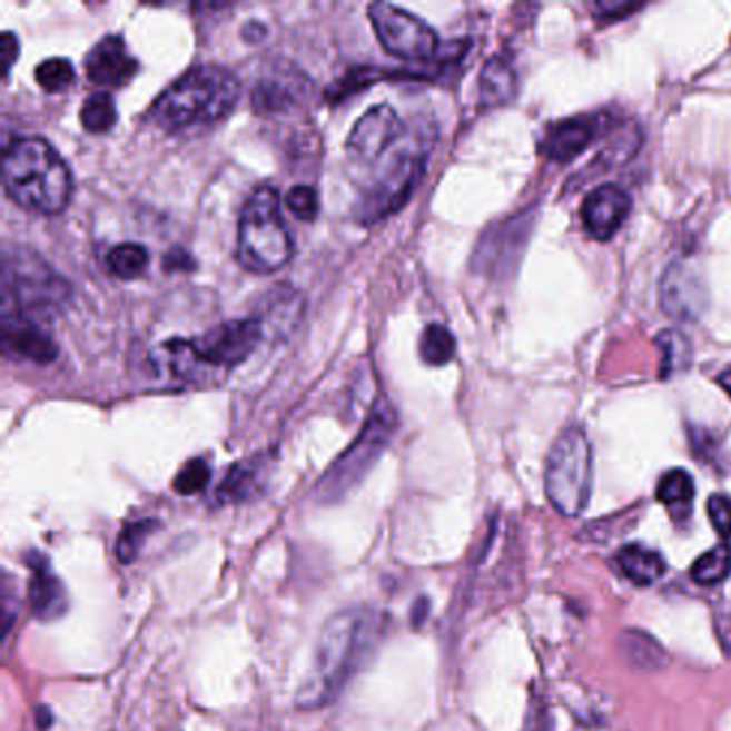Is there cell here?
<instances>
[{
    "label": "cell",
    "mask_w": 731,
    "mask_h": 731,
    "mask_svg": "<svg viewBox=\"0 0 731 731\" xmlns=\"http://www.w3.org/2000/svg\"><path fill=\"white\" fill-rule=\"evenodd\" d=\"M384 631V615L372 607H350L330 615L323 626L312 668L296 691V708L318 710L335 702L369 661Z\"/></svg>",
    "instance_id": "obj_1"
},
{
    "label": "cell",
    "mask_w": 731,
    "mask_h": 731,
    "mask_svg": "<svg viewBox=\"0 0 731 731\" xmlns=\"http://www.w3.org/2000/svg\"><path fill=\"white\" fill-rule=\"evenodd\" d=\"M4 194L39 215L62 213L73 194V176L59 152L41 138H18L2 155Z\"/></svg>",
    "instance_id": "obj_2"
},
{
    "label": "cell",
    "mask_w": 731,
    "mask_h": 731,
    "mask_svg": "<svg viewBox=\"0 0 731 731\" xmlns=\"http://www.w3.org/2000/svg\"><path fill=\"white\" fill-rule=\"evenodd\" d=\"M240 82L219 65H198L185 71L152 103L150 118L166 131L215 122L235 110Z\"/></svg>",
    "instance_id": "obj_3"
},
{
    "label": "cell",
    "mask_w": 731,
    "mask_h": 731,
    "mask_svg": "<svg viewBox=\"0 0 731 731\" xmlns=\"http://www.w3.org/2000/svg\"><path fill=\"white\" fill-rule=\"evenodd\" d=\"M434 140V129L408 127L406 138L372 170L354 208V215L363 226L391 217L408 202L425 175Z\"/></svg>",
    "instance_id": "obj_4"
},
{
    "label": "cell",
    "mask_w": 731,
    "mask_h": 731,
    "mask_svg": "<svg viewBox=\"0 0 731 731\" xmlns=\"http://www.w3.org/2000/svg\"><path fill=\"white\" fill-rule=\"evenodd\" d=\"M293 236L281 215L279 191L270 185L256 187L240 210L236 258L249 273H275L290 263Z\"/></svg>",
    "instance_id": "obj_5"
},
{
    "label": "cell",
    "mask_w": 731,
    "mask_h": 731,
    "mask_svg": "<svg viewBox=\"0 0 731 731\" xmlns=\"http://www.w3.org/2000/svg\"><path fill=\"white\" fill-rule=\"evenodd\" d=\"M71 286L48 263L27 247H4L2 256V309L30 320H48L67 305Z\"/></svg>",
    "instance_id": "obj_6"
},
{
    "label": "cell",
    "mask_w": 731,
    "mask_h": 731,
    "mask_svg": "<svg viewBox=\"0 0 731 731\" xmlns=\"http://www.w3.org/2000/svg\"><path fill=\"white\" fill-rule=\"evenodd\" d=\"M592 487V446L584 429L569 427L557 436L545 466V494L564 517L584 513Z\"/></svg>",
    "instance_id": "obj_7"
},
{
    "label": "cell",
    "mask_w": 731,
    "mask_h": 731,
    "mask_svg": "<svg viewBox=\"0 0 731 731\" xmlns=\"http://www.w3.org/2000/svg\"><path fill=\"white\" fill-rule=\"evenodd\" d=\"M397 427V414L388 404H378L365 423L360 436L354 439L350 448L342 453L333 462V466L324 472L323 478L316 485V497L323 504L339 502L350 494L352 490L365 478V474L374 468L381 460L386 444L393 438Z\"/></svg>",
    "instance_id": "obj_8"
},
{
    "label": "cell",
    "mask_w": 731,
    "mask_h": 731,
    "mask_svg": "<svg viewBox=\"0 0 731 731\" xmlns=\"http://www.w3.org/2000/svg\"><path fill=\"white\" fill-rule=\"evenodd\" d=\"M369 22L382 48L397 59L429 60L438 52V32L402 7L374 2L369 4Z\"/></svg>",
    "instance_id": "obj_9"
},
{
    "label": "cell",
    "mask_w": 731,
    "mask_h": 731,
    "mask_svg": "<svg viewBox=\"0 0 731 731\" xmlns=\"http://www.w3.org/2000/svg\"><path fill=\"white\" fill-rule=\"evenodd\" d=\"M408 134V125L397 112L382 103L369 108L352 127L346 140V155L354 170L372 172L382 159L397 147Z\"/></svg>",
    "instance_id": "obj_10"
},
{
    "label": "cell",
    "mask_w": 731,
    "mask_h": 731,
    "mask_svg": "<svg viewBox=\"0 0 731 731\" xmlns=\"http://www.w3.org/2000/svg\"><path fill=\"white\" fill-rule=\"evenodd\" d=\"M263 324L256 318L233 320L210 328L205 335L191 339L206 365L230 369L245 363L263 339Z\"/></svg>",
    "instance_id": "obj_11"
},
{
    "label": "cell",
    "mask_w": 731,
    "mask_h": 731,
    "mask_svg": "<svg viewBox=\"0 0 731 731\" xmlns=\"http://www.w3.org/2000/svg\"><path fill=\"white\" fill-rule=\"evenodd\" d=\"M663 312L678 323H695L708 309V288L702 277L686 264H672L663 279L659 294Z\"/></svg>",
    "instance_id": "obj_12"
},
{
    "label": "cell",
    "mask_w": 731,
    "mask_h": 731,
    "mask_svg": "<svg viewBox=\"0 0 731 731\" xmlns=\"http://www.w3.org/2000/svg\"><path fill=\"white\" fill-rule=\"evenodd\" d=\"M0 339L4 354L27 358L39 365H48L59 356V346L55 344L52 335L39 323L18 312L2 309Z\"/></svg>",
    "instance_id": "obj_13"
},
{
    "label": "cell",
    "mask_w": 731,
    "mask_h": 731,
    "mask_svg": "<svg viewBox=\"0 0 731 731\" xmlns=\"http://www.w3.org/2000/svg\"><path fill=\"white\" fill-rule=\"evenodd\" d=\"M88 80L97 87H127L138 76V60L134 59L120 34H108L92 46L85 59Z\"/></svg>",
    "instance_id": "obj_14"
},
{
    "label": "cell",
    "mask_w": 731,
    "mask_h": 731,
    "mask_svg": "<svg viewBox=\"0 0 731 731\" xmlns=\"http://www.w3.org/2000/svg\"><path fill=\"white\" fill-rule=\"evenodd\" d=\"M29 566V601L32 615L41 622H52L67 614L69 596L59 575L52 571L50 560L41 552H29L24 556Z\"/></svg>",
    "instance_id": "obj_15"
},
{
    "label": "cell",
    "mask_w": 731,
    "mask_h": 731,
    "mask_svg": "<svg viewBox=\"0 0 731 731\" xmlns=\"http://www.w3.org/2000/svg\"><path fill=\"white\" fill-rule=\"evenodd\" d=\"M312 92V82L296 69L268 71L254 88L251 101L260 115H281L300 106Z\"/></svg>",
    "instance_id": "obj_16"
},
{
    "label": "cell",
    "mask_w": 731,
    "mask_h": 731,
    "mask_svg": "<svg viewBox=\"0 0 731 731\" xmlns=\"http://www.w3.org/2000/svg\"><path fill=\"white\" fill-rule=\"evenodd\" d=\"M629 213L631 196L615 185H603L585 198L582 219L590 236L596 240H610L622 228Z\"/></svg>",
    "instance_id": "obj_17"
},
{
    "label": "cell",
    "mask_w": 731,
    "mask_h": 731,
    "mask_svg": "<svg viewBox=\"0 0 731 731\" xmlns=\"http://www.w3.org/2000/svg\"><path fill=\"white\" fill-rule=\"evenodd\" d=\"M161 369L172 381L194 382L202 381L210 374V365H206L202 356L196 350L191 339H168L155 354Z\"/></svg>",
    "instance_id": "obj_18"
},
{
    "label": "cell",
    "mask_w": 731,
    "mask_h": 731,
    "mask_svg": "<svg viewBox=\"0 0 731 731\" xmlns=\"http://www.w3.org/2000/svg\"><path fill=\"white\" fill-rule=\"evenodd\" d=\"M594 131H596L594 120H587V118L564 120L547 134V138L543 142V152L560 164L571 161L592 142Z\"/></svg>",
    "instance_id": "obj_19"
},
{
    "label": "cell",
    "mask_w": 731,
    "mask_h": 731,
    "mask_svg": "<svg viewBox=\"0 0 731 731\" xmlns=\"http://www.w3.org/2000/svg\"><path fill=\"white\" fill-rule=\"evenodd\" d=\"M264 464L256 460L247 462H236L233 468L228 470L226 478L219 483L215 492V502L217 504H238L247 502L258 494L263 485Z\"/></svg>",
    "instance_id": "obj_20"
},
{
    "label": "cell",
    "mask_w": 731,
    "mask_h": 731,
    "mask_svg": "<svg viewBox=\"0 0 731 731\" xmlns=\"http://www.w3.org/2000/svg\"><path fill=\"white\" fill-rule=\"evenodd\" d=\"M515 92H517V76L511 60L506 57H494L481 71V80H478L481 103L490 108L504 106L515 97Z\"/></svg>",
    "instance_id": "obj_21"
},
{
    "label": "cell",
    "mask_w": 731,
    "mask_h": 731,
    "mask_svg": "<svg viewBox=\"0 0 731 731\" xmlns=\"http://www.w3.org/2000/svg\"><path fill=\"white\" fill-rule=\"evenodd\" d=\"M615 562L620 566V571L638 585H650L659 582L665 571L668 564L663 556L650 547L644 545H626L618 552Z\"/></svg>",
    "instance_id": "obj_22"
},
{
    "label": "cell",
    "mask_w": 731,
    "mask_h": 731,
    "mask_svg": "<svg viewBox=\"0 0 731 731\" xmlns=\"http://www.w3.org/2000/svg\"><path fill=\"white\" fill-rule=\"evenodd\" d=\"M300 314H303L300 294L293 288L279 286L264 296L263 307H260V314L256 316V320L263 324L264 333L268 328L290 330V326L298 320Z\"/></svg>",
    "instance_id": "obj_23"
},
{
    "label": "cell",
    "mask_w": 731,
    "mask_h": 731,
    "mask_svg": "<svg viewBox=\"0 0 731 731\" xmlns=\"http://www.w3.org/2000/svg\"><path fill=\"white\" fill-rule=\"evenodd\" d=\"M620 652L640 672H659L668 665V652L644 631L629 629L620 635Z\"/></svg>",
    "instance_id": "obj_24"
},
{
    "label": "cell",
    "mask_w": 731,
    "mask_h": 731,
    "mask_svg": "<svg viewBox=\"0 0 731 731\" xmlns=\"http://www.w3.org/2000/svg\"><path fill=\"white\" fill-rule=\"evenodd\" d=\"M118 120L117 101L108 90H97L85 99L80 108V122L88 134L101 136L115 129Z\"/></svg>",
    "instance_id": "obj_25"
},
{
    "label": "cell",
    "mask_w": 731,
    "mask_h": 731,
    "mask_svg": "<svg viewBox=\"0 0 731 731\" xmlns=\"http://www.w3.org/2000/svg\"><path fill=\"white\" fill-rule=\"evenodd\" d=\"M457 344L453 333L442 324H427L421 339H418V354L423 363L432 367H442L455 358Z\"/></svg>",
    "instance_id": "obj_26"
},
{
    "label": "cell",
    "mask_w": 731,
    "mask_h": 731,
    "mask_svg": "<svg viewBox=\"0 0 731 731\" xmlns=\"http://www.w3.org/2000/svg\"><path fill=\"white\" fill-rule=\"evenodd\" d=\"M150 256H148L147 247L138 245V243H122L115 249H110L108 258H106V266L108 270L125 281L138 279L147 273Z\"/></svg>",
    "instance_id": "obj_27"
},
{
    "label": "cell",
    "mask_w": 731,
    "mask_h": 731,
    "mask_svg": "<svg viewBox=\"0 0 731 731\" xmlns=\"http://www.w3.org/2000/svg\"><path fill=\"white\" fill-rule=\"evenodd\" d=\"M695 497V485L686 470H670L663 474L656 487V500L663 502L670 511H682L689 513Z\"/></svg>",
    "instance_id": "obj_28"
},
{
    "label": "cell",
    "mask_w": 731,
    "mask_h": 731,
    "mask_svg": "<svg viewBox=\"0 0 731 731\" xmlns=\"http://www.w3.org/2000/svg\"><path fill=\"white\" fill-rule=\"evenodd\" d=\"M731 571V552L728 545H717L695 560L691 577L700 585H714L728 580Z\"/></svg>",
    "instance_id": "obj_29"
},
{
    "label": "cell",
    "mask_w": 731,
    "mask_h": 731,
    "mask_svg": "<svg viewBox=\"0 0 731 731\" xmlns=\"http://www.w3.org/2000/svg\"><path fill=\"white\" fill-rule=\"evenodd\" d=\"M159 527L155 520H138L120 530L117 539V560L120 564H131L142 554L148 536Z\"/></svg>",
    "instance_id": "obj_30"
},
{
    "label": "cell",
    "mask_w": 731,
    "mask_h": 731,
    "mask_svg": "<svg viewBox=\"0 0 731 731\" xmlns=\"http://www.w3.org/2000/svg\"><path fill=\"white\" fill-rule=\"evenodd\" d=\"M663 350V378L680 374L691 363V344L680 330H665L656 337Z\"/></svg>",
    "instance_id": "obj_31"
},
{
    "label": "cell",
    "mask_w": 731,
    "mask_h": 731,
    "mask_svg": "<svg viewBox=\"0 0 731 731\" xmlns=\"http://www.w3.org/2000/svg\"><path fill=\"white\" fill-rule=\"evenodd\" d=\"M34 80L46 92H65L73 87L76 82V69L67 59H48L37 65L34 69Z\"/></svg>",
    "instance_id": "obj_32"
},
{
    "label": "cell",
    "mask_w": 731,
    "mask_h": 731,
    "mask_svg": "<svg viewBox=\"0 0 731 731\" xmlns=\"http://www.w3.org/2000/svg\"><path fill=\"white\" fill-rule=\"evenodd\" d=\"M208 481H210V466L202 457H196L178 470L175 478V492L180 496H194L205 490Z\"/></svg>",
    "instance_id": "obj_33"
},
{
    "label": "cell",
    "mask_w": 731,
    "mask_h": 731,
    "mask_svg": "<svg viewBox=\"0 0 731 731\" xmlns=\"http://www.w3.org/2000/svg\"><path fill=\"white\" fill-rule=\"evenodd\" d=\"M286 206L296 219L309 224L320 213V196L312 185H294L286 196Z\"/></svg>",
    "instance_id": "obj_34"
},
{
    "label": "cell",
    "mask_w": 731,
    "mask_h": 731,
    "mask_svg": "<svg viewBox=\"0 0 731 731\" xmlns=\"http://www.w3.org/2000/svg\"><path fill=\"white\" fill-rule=\"evenodd\" d=\"M708 517L721 539H731V497L721 494L710 497Z\"/></svg>",
    "instance_id": "obj_35"
},
{
    "label": "cell",
    "mask_w": 731,
    "mask_h": 731,
    "mask_svg": "<svg viewBox=\"0 0 731 731\" xmlns=\"http://www.w3.org/2000/svg\"><path fill=\"white\" fill-rule=\"evenodd\" d=\"M161 266H164L166 273H189V270L196 268V260L191 258L189 251H185V249H180V247H175V249H170V251L164 256Z\"/></svg>",
    "instance_id": "obj_36"
},
{
    "label": "cell",
    "mask_w": 731,
    "mask_h": 731,
    "mask_svg": "<svg viewBox=\"0 0 731 731\" xmlns=\"http://www.w3.org/2000/svg\"><path fill=\"white\" fill-rule=\"evenodd\" d=\"M0 50H2V76L7 78L9 71L13 69V62L20 57V41H18L16 32H11V30L2 32Z\"/></svg>",
    "instance_id": "obj_37"
},
{
    "label": "cell",
    "mask_w": 731,
    "mask_h": 731,
    "mask_svg": "<svg viewBox=\"0 0 731 731\" xmlns=\"http://www.w3.org/2000/svg\"><path fill=\"white\" fill-rule=\"evenodd\" d=\"M642 4H629V2H596L594 4V11H596V18L601 20H615V18H624L633 11H638Z\"/></svg>",
    "instance_id": "obj_38"
},
{
    "label": "cell",
    "mask_w": 731,
    "mask_h": 731,
    "mask_svg": "<svg viewBox=\"0 0 731 731\" xmlns=\"http://www.w3.org/2000/svg\"><path fill=\"white\" fill-rule=\"evenodd\" d=\"M717 633H719V640H721L725 654L731 656V615L717 618Z\"/></svg>",
    "instance_id": "obj_39"
},
{
    "label": "cell",
    "mask_w": 731,
    "mask_h": 731,
    "mask_svg": "<svg viewBox=\"0 0 731 731\" xmlns=\"http://www.w3.org/2000/svg\"><path fill=\"white\" fill-rule=\"evenodd\" d=\"M427 614H429V603H427V599H418L416 605H414V610H412V624L418 629V626L425 622Z\"/></svg>",
    "instance_id": "obj_40"
},
{
    "label": "cell",
    "mask_w": 731,
    "mask_h": 731,
    "mask_svg": "<svg viewBox=\"0 0 731 731\" xmlns=\"http://www.w3.org/2000/svg\"><path fill=\"white\" fill-rule=\"evenodd\" d=\"M34 719H37V725H39V730L41 731H48V728L55 723V717H52V712L46 705H39L34 710Z\"/></svg>",
    "instance_id": "obj_41"
},
{
    "label": "cell",
    "mask_w": 731,
    "mask_h": 731,
    "mask_svg": "<svg viewBox=\"0 0 731 731\" xmlns=\"http://www.w3.org/2000/svg\"><path fill=\"white\" fill-rule=\"evenodd\" d=\"M719 384L725 388V393L731 397V369L723 372V374L719 376Z\"/></svg>",
    "instance_id": "obj_42"
}]
</instances>
